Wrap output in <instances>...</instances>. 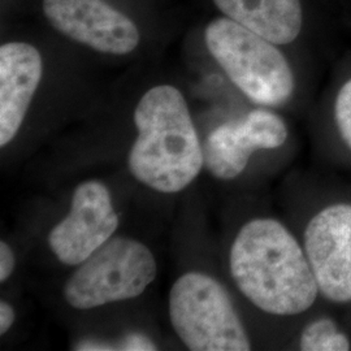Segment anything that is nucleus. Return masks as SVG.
Masks as SVG:
<instances>
[{"label": "nucleus", "instance_id": "obj_7", "mask_svg": "<svg viewBox=\"0 0 351 351\" xmlns=\"http://www.w3.org/2000/svg\"><path fill=\"white\" fill-rule=\"evenodd\" d=\"M42 11L60 34L101 53L128 55L141 42L136 23L107 0H43Z\"/></svg>", "mask_w": 351, "mask_h": 351}, {"label": "nucleus", "instance_id": "obj_1", "mask_svg": "<svg viewBox=\"0 0 351 351\" xmlns=\"http://www.w3.org/2000/svg\"><path fill=\"white\" fill-rule=\"evenodd\" d=\"M229 269L239 293L264 314L295 317L323 303L301 239L274 217H255L241 226Z\"/></svg>", "mask_w": 351, "mask_h": 351}, {"label": "nucleus", "instance_id": "obj_14", "mask_svg": "<svg viewBox=\"0 0 351 351\" xmlns=\"http://www.w3.org/2000/svg\"><path fill=\"white\" fill-rule=\"evenodd\" d=\"M113 350L120 351H154L158 350L156 345L154 343V341L141 333V332H132L129 335H126L124 339L112 342Z\"/></svg>", "mask_w": 351, "mask_h": 351}, {"label": "nucleus", "instance_id": "obj_11", "mask_svg": "<svg viewBox=\"0 0 351 351\" xmlns=\"http://www.w3.org/2000/svg\"><path fill=\"white\" fill-rule=\"evenodd\" d=\"M223 14L271 40L288 45L300 36L301 0H213Z\"/></svg>", "mask_w": 351, "mask_h": 351}, {"label": "nucleus", "instance_id": "obj_6", "mask_svg": "<svg viewBox=\"0 0 351 351\" xmlns=\"http://www.w3.org/2000/svg\"><path fill=\"white\" fill-rule=\"evenodd\" d=\"M323 303L351 308V199L319 202L301 236Z\"/></svg>", "mask_w": 351, "mask_h": 351}, {"label": "nucleus", "instance_id": "obj_3", "mask_svg": "<svg viewBox=\"0 0 351 351\" xmlns=\"http://www.w3.org/2000/svg\"><path fill=\"white\" fill-rule=\"evenodd\" d=\"M204 42L216 63L250 101L263 107H280L293 97L294 73L271 40L220 17L206 26Z\"/></svg>", "mask_w": 351, "mask_h": 351}, {"label": "nucleus", "instance_id": "obj_12", "mask_svg": "<svg viewBox=\"0 0 351 351\" xmlns=\"http://www.w3.org/2000/svg\"><path fill=\"white\" fill-rule=\"evenodd\" d=\"M297 348L301 351H350L351 335L336 316L317 313L302 328Z\"/></svg>", "mask_w": 351, "mask_h": 351}, {"label": "nucleus", "instance_id": "obj_13", "mask_svg": "<svg viewBox=\"0 0 351 351\" xmlns=\"http://www.w3.org/2000/svg\"><path fill=\"white\" fill-rule=\"evenodd\" d=\"M333 123L339 149L351 159V77L339 88L333 104Z\"/></svg>", "mask_w": 351, "mask_h": 351}, {"label": "nucleus", "instance_id": "obj_15", "mask_svg": "<svg viewBox=\"0 0 351 351\" xmlns=\"http://www.w3.org/2000/svg\"><path fill=\"white\" fill-rule=\"evenodd\" d=\"M16 265L14 252L7 242H0V281H7Z\"/></svg>", "mask_w": 351, "mask_h": 351}, {"label": "nucleus", "instance_id": "obj_9", "mask_svg": "<svg viewBox=\"0 0 351 351\" xmlns=\"http://www.w3.org/2000/svg\"><path fill=\"white\" fill-rule=\"evenodd\" d=\"M288 137V126L278 114L256 108L213 130L203 150L204 164L216 178L233 180L247 168L254 152L280 149Z\"/></svg>", "mask_w": 351, "mask_h": 351}, {"label": "nucleus", "instance_id": "obj_10", "mask_svg": "<svg viewBox=\"0 0 351 351\" xmlns=\"http://www.w3.org/2000/svg\"><path fill=\"white\" fill-rule=\"evenodd\" d=\"M43 75L39 51L26 42L0 47V146L19 133Z\"/></svg>", "mask_w": 351, "mask_h": 351}, {"label": "nucleus", "instance_id": "obj_16", "mask_svg": "<svg viewBox=\"0 0 351 351\" xmlns=\"http://www.w3.org/2000/svg\"><path fill=\"white\" fill-rule=\"evenodd\" d=\"M16 319L14 310L7 302H0V333L5 335L13 326Z\"/></svg>", "mask_w": 351, "mask_h": 351}, {"label": "nucleus", "instance_id": "obj_2", "mask_svg": "<svg viewBox=\"0 0 351 351\" xmlns=\"http://www.w3.org/2000/svg\"><path fill=\"white\" fill-rule=\"evenodd\" d=\"M133 119L138 137L128 156L130 173L160 193L188 188L199 175L204 155L182 93L172 85L151 88Z\"/></svg>", "mask_w": 351, "mask_h": 351}, {"label": "nucleus", "instance_id": "obj_4", "mask_svg": "<svg viewBox=\"0 0 351 351\" xmlns=\"http://www.w3.org/2000/svg\"><path fill=\"white\" fill-rule=\"evenodd\" d=\"M169 319L189 350H251L250 336L229 293L208 275L189 272L176 281Z\"/></svg>", "mask_w": 351, "mask_h": 351}, {"label": "nucleus", "instance_id": "obj_5", "mask_svg": "<svg viewBox=\"0 0 351 351\" xmlns=\"http://www.w3.org/2000/svg\"><path fill=\"white\" fill-rule=\"evenodd\" d=\"M158 274L150 249L126 237L108 239L66 281L64 298L77 310H90L141 295Z\"/></svg>", "mask_w": 351, "mask_h": 351}, {"label": "nucleus", "instance_id": "obj_8", "mask_svg": "<svg viewBox=\"0 0 351 351\" xmlns=\"http://www.w3.org/2000/svg\"><path fill=\"white\" fill-rule=\"evenodd\" d=\"M119 226L108 189L98 181L75 188L68 216L49 234V245L66 265H80L103 246Z\"/></svg>", "mask_w": 351, "mask_h": 351}]
</instances>
